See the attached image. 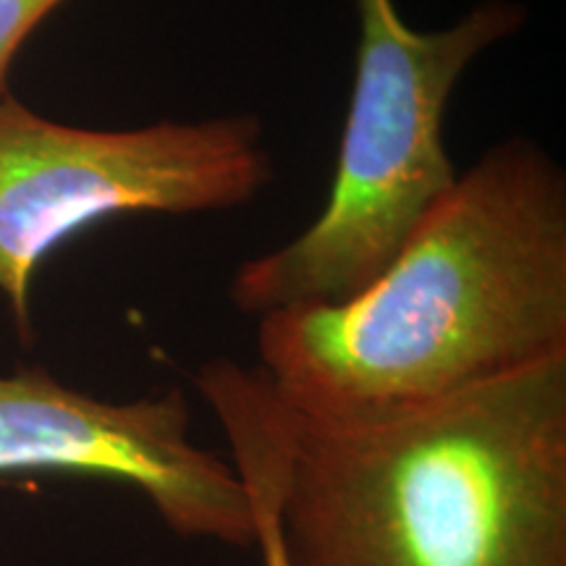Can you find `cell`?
Returning a JSON list of instances; mask_svg holds the SVG:
<instances>
[{
  "instance_id": "obj_3",
  "label": "cell",
  "mask_w": 566,
  "mask_h": 566,
  "mask_svg": "<svg viewBox=\"0 0 566 566\" xmlns=\"http://www.w3.org/2000/svg\"><path fill=\"white\" fill-rule=\"evenodd\" d=\"M359 45L336 174L321 216L247 260L233 307L263 317L359 294L391 265L459 179L443 116L464 71L525 27L527 6L480 0L443 30H412L394 0H357Z\"/></svg>"
},
{
  "instance_id": "obj_5",
  "label": "cell",
  "mask_w": 566,
  "mask_h": 566,
  "mask_svg": "<svg viewBox=\"0 0 566 566\" xmlns=\"http://www.w3.org/2000/svg\"><path fill=\"white\" fill-rule=\"evenodd\" d=\"M189 417L179 388L103 401L40 367L0 375V478L61 472L124 483L176 535L250 548V493L231 462L189 438Z\"/></svg>"
},
{
  "instance_id": "obj_7",
  "label": "cell",
  "mask_w": 566,
  "mask_h": 566,
  "mask_svg": "<svg viewBox=\"0 0 566 566\" xmlns=\"http://www.w3.org/2000/svg\"><path fill=\"white\" fill-rule=\"evenodd\" d=\"M61 3L63 0H0V95L21 45Z\"/></svg>"
},
{
  "instance_id": "obj_2",
  "label": "cell",
  "mask_w": 566,
  "mask_h": 566,
  "mask_svg": "<svg viewBox=\"0 0 566 566\" xmlns=\"http://www.w3.org/2000/svg\"><path fill=\"white\" fill-rule=\"evenodd\" d=\"M265 415L292 566H566V357L359 424L265 380Z\"/></svg>"
},
{
  "instance_id": "obj_1",
  "label": "cell",
  "mask_w": 566,
  "mask_h": 566,
  "mask_svg": "<svg viewBox=\"0 0 566 566\" xmlns=\"http://www.w3.org/2000/svg\"><path fill=\"white\" fill-rule=\"evenodd\" d=\"M289 412L359 424L566 357V174L525 137L462 174L359 294L258 317Z\"/></svg>"
},
{
  "instance_id": "obj_4",
  "label": "cell",
  "mask_w": 566,
  "mask_h": 566,
  "mask_svg": "<svg viewBox=\"0 0 566 566\" xmlns=\"http://www.w3.org/2000/svg\"><path fill=\"white\" fill-rule=\"evenodd\" d=\"M273 179L263 122L250 113L139 129H84L0 95V294L32 334V283L48 254L132 212L242 208Z\"/></svg>"
},
{
  "instance_id": "obj_6",
  "label": "cell",
  "mask_w": 566,
  "mask_h": 566,
  "mask_svg": "<svg viewBox=\"0 0 566 566\" xmlns=\"http://www.w3.org/2000/svg\"><path fill=\"white\" fill-rule=\"evenodd\" d=\"M195 384L221 422L231 446L233 470L250 493L254 546L263 566H292L275 512L273 446L265 415V380L258 367L216 359L195 375Z\"/></svg>"
}]
</instances>
